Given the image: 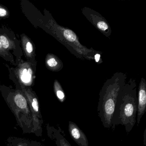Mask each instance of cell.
I'll use <instances>...</instances> for the list:
<instances>
[{
  "label": "cell",
  "mask_w": 146,
  "mask_h": 146,
  "mask_svg": "<svg viewBox=\"0 0 146 146\" xmlns=\"http://www.w3.org/2000/svg\"><path fill=\"white\" fill-rule=\"evenodd\" d=\"M26 49L27 52L29 53H31L33 51V48L32 44L30 42H29L26 44Z\"/></svg>",
  "instance_id": "5bb4252c"
},
{
  "label": "cell",
  "mask_w": 146,
  "mask_h": 146,
  "mask_svg": "<svg viewBox=\"0 0 146 146\" xmlns=\"http://www.w3.org/2000/svg\"><path fill=\"white\" fill-rule=\"evenodd\" d=\"M1 48H2V45H1V42H0V49H1Z\"/></svg>",
  "instance_id": "ac0fdd59"
},
{
  "label": "cell",
  "mask_w": 146,
  "mask_h": 146,
  "mask_svg": "<svg viewBox=\"0 0 146 146\" xmlns=\"http://www.w3.org/2000/svg\"><path fill=\"white\" fill-rule=\"evenodd\" d=\"M83 14L99 31L107 37L111 34V29L106 19L95 11L87 7L82 9Z\"/></svg>",
  "instance_id": "277c9868"
},
{
  "label": "cell",
  "mask_w": 146,
  "mask_h": 146,
  "mask_svg": "<svg viewBox=\"0 0 146 146\" xmlns=\"http://www.w3.org/2000/svg\"><path fill=\"white\" fill-rule=\"evenodd\" d=\"M137 102L136 122L138 125L146 109V82L143 78L141 79L138 87Z\"/></svg>",
  "instance_id": "5b68a950"
},
{
  "label": "cell",
  "mask_w": 146,
  "mask_h": 146,
  "mask_svg": "<svg viewBox=\"0 0 146 146\" xmlns=\"http://www.w3.org/2000/svg\"><path fill=\"white\" fill-rule=\"evenodd\" d=\"M146 129H145V131H144V145H146V141H145V140H146Z\"/></svg>",
  "instance_id": "e0dca14e"
},
{
  "label": "cell",
  "mask_w": 146,
  "mask_h": 146,
  "mask_svg": "<svg viewBox=\"0 0 146 146\" xmlns=\"http://www.w3.org/2000/svg\"><path fill=\"white\" fill-rule=\"evenodd\" d=\"M126 80L119 93L111 128L114 129L116 126L121 125L129 133L136 122L138 102L135 80Z\"/></svg>",
  "instance_id": "6da1fadb"
},
{
  "label": "cell",
  "mask_w": 146,
  "mask_h": 146,
  "mask_svg": "<svg viewBox=\"0 0 146 146\" xmlns=\"http://www.w3.org/2000/svg\"><path fill=\"white\" fill-rule=\"evenodd\" d=\"M54 90L55 94L60 102H63L66 100V96L61 85L58 82L54 83Z\"/></svg>",
  "instance_id": "9c48e42d"
},
{
  "label": "cell",
  "mask_w": 146,
  "mask_h": 146,
  "mask_svg": "<svg viewBox=\"0 0 146 146\" xmlns=\"http://www.w3.org/2000/svg\"><path fill=\"white\" fill-rule=\"evenodd\" d=\"M7 14V11L3 8H0V17H4Z\"/></svg>",
  "instance_id": "9a60e30c"
},
{
  "label": "cell",
  "mask_w": 146,
  "mask_h": 146,
  "mask_svg": "<svg viewBox=\"0 0 146 146\" xmlns=\"http://www.w3.org/2000/svg\"><path fill=\"white\" fill-rule=\"evenodd\" d=\"M48 135L54 141L57 146H71L64 135L61 134L60 130L57 129L48 124L46 126Z\"/></svg>",
  "instance_id": "52a82bcc"
},
{
  "label": "cell",
  "mask_w": 146,
  "mask_h": 146,
  "mask_svg": "<svg viewBox=\"0 0 146 146\" xmlns=\"http://www.w3.org/2000/svg\"><path fill=\"white\" fill-rule=\"evenodd\" d=\"M69 133L72 138L79 146H88V141L84 132L74 122L69 121Z\"/></svg>",
  "instance_id": "8992f818"
},
{
  "label": "cell",
  "mask_w": 146,
  "mask_h": 146,
  "mask_svg": "<svg viewBox=\"0 0 146 146\" xmlns=\"http://www.w3.org/2000/svg\"><path fill=\"white\" fill-rule=\"evenodd\" d=\"M34 145L35 146H46L44 145L42 143L36 141H34Z\"/></svg>",
  "instance_id": "2e32d148"
},
{
  "label": "cell",
  "mask_w": 146,
  "mask_h": 146,
  "mask_svg": "<svg viewBox=\"0 0 146 146\" xmlns=\"http://www.w3.org/2000/svg\"><path fill=\"white\" fill-rule=\"evenodd\" d=\"M94 59L95 62L98 64L102 63V60H100L101 54L99 52H97L94 55Z\"/></svg>",
  "instance_id": "4fadbf2b"
},
{
  "label": "cell",
  "mask_w": 146,
  "mask_h": 146,
  "mask_svg": "<svg viewBox=\"0 0 146 146\" xmlns=\"http://www.w3.org/2000/svg\"><path fill=\"white\" fill-rule=\"evenodd\" d=\"M5 143L7 146H35L33 140L14 136L9 137Z\"/></svg>",
  "instance_id": "ba28073f"
},
{
  "label": "cell",
  "mask_w": 146,
  "mask_h": 146,
  "mask_svg": "<svg viewBox=\"0 0 146 146\" xmlns=\"http://www.w3.org/2000/svg\"><path fill=\"white\" fill-rule=\"evenodd\" d=\"M47 64L49 67L52 68L56 67L60 65L58 61L54 58H52L49 59L47 61Z\"/></svg>",
  "instance_id": "8fae6325"
},
{
  "label": "cell",
  "mask_w": 146,
  "mask_h": 146,
  "mask_svg": "<svg viewBox=\"0 0 146 146\" xmlns=\"http://www.w3.org/2000/svg\"><path fill=\"white\" fill-rule=\"evenodd\" d=\"M6 101L23 133H32V114L26 97L20 93H17L13 98H7Z\"/></svg>",
  "instance_id": "3957f363"
},
{
  "label": "cell",
  "mask_w": 146,
  "mask_h": 146,
  "mask_svg": "<svg viewBox=\"0 0 146 146\" xmlns=\"http://www.w3.org/2000/svg\"><path fill=\"white\" fill-rule=\"evenodd\" d=\"M126 79L127 76L125 74L116 72L106 81L101 90L97 111L105 128L110 129L111 127V120L117 98Z\"/></svg>",
  "instance_id": "7a4b0ae2"
},
{
  "label": "cell",
  "mask_w": 146,
  "mask_h": 146,
  "mask_svg": "<svg viewBox=\"0 0 146 146\" xmlns=\"http://www.w3.org/2000/svg\"><path fill=\"white\" fill-rule=\"evenodd\" d=\"M32 71L31 69L29 68V70L25 69L23 70L22 75L21 76V79L22 81L25 83L29 82L31 80L32 76Z\"/></svg>",
  "instance_id": "30bf717a"
},
{
  "label": "cell",
  "mask_w": 146,
  "mask_h": 146,
  "mask_svg": "<svg viewBox=\"0 0 146 146\" xmlns=\"http://www.w3.org/2000/svg\"><path fill=\"white\" fill-rule=\"evenodd\" d=\"M0 42L2 45V47L4 48H7L9 47V41L5 36H0Z\"/></svg>",
  "instance_id": "7c38bea8"
}]
</instances>
